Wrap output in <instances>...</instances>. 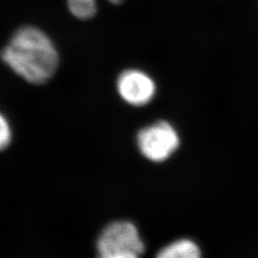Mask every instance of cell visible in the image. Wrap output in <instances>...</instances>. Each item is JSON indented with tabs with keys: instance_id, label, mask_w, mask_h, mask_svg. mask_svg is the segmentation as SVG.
<instances>
[{
	"instance_id": "2",
	"label": "cell",
	"mask_w": 258,
	"mask_h": 258,
	"mask_svg": "<svg viewBox=\"0 0 258 258\" xmlns=\"http://www.w3.org/2000/svg\"><path fill=\"white\" fill-rule=\"evenodd\" d=\"M145 249L137 226L130 221L112 222L97 240V258H142Z\"/></svg>"
},
{
	"instance_id": "7",
	"label": "cell",
	"mask_w": 258,
	"mask_h": 258,
	"mask_svg": "<svg viewBox=\"0 0 258 258\" xmlns=\"http://www.w3.org/2000/svg\"><path fill=\"white\" fill-rule=\"evenodd\" d=\"M13 132L10 125L9 120L0 113V150L7 148L12 141Z\"/></svg>"
},
{
	"instance_id": "4",
	"label": "cell",
	"mask_w": 258,
	"mask_h": 258,
	"mask_svg": "<svg viewBox=\"0 0 258 258\" xmlns=\"http://www.w3.org/2000/svg\"><path fill=\"white\" fill-rule=\"evenodd\" d=\"M117 90L120 98L132 106H144L156 95V83L153 79L138 69L123 71L117 80Z\"/></svg>"
},
{
	"instance_id": "5",
	"label": "cell",
	"mask_w": 258,
	"mask_h": 258,
	"mask_svg": "<svg viewBox=\"0 0 258 258\" xmlns=\"http://www.w3.org/2000/svg\"><path fill=\"white\" fill-rule=\"evenodd\" d=\"M156 258H203L200 247L194 240L180 238L159 250Z\"/></svg>"
},
{
	"instance_id": "3",
	"label": "cell",
	"mask_w": 258,
	"mask_h": 258,
	"mask_svg": "<svg viewBox=\"0 0 258 258\" xmlns=\"http://www.w3.org/2000/svg\"><path fill=\"white\" fill-rule=\"evenodd\" d=\"M137 145L146 159L153 163H163L179 148L180 136L170 122L159 120L139 131Z\"/></svg>"
},
{
	"instance_id": "6",
	"label": "cell",
	"mask_w": 258,
	"mask_h": 258,
	"mask_svg": "<svg viewBox=\"0 0 258 258\" xmlns=\"http://www.w3.org/2000/svg\"><path fill=\"white\" fill-rule=\"evenodd\" d=\"M114 4H119L123 0H108ZM68 9L75 18L89 19L97 13V0H66Z\"/></svg>"
},
{
	"instance_id": "1",
	"label": "cell",
	"mask_w": 258,
	"mask_h": 258,
	"mask_svg": "<svg viewBox=\"0 0 258 258\" xmlns=\"http://www.w3.org/2000/svg\"><path fill=\"white\" fill-rule=\"evenodd\" d=\"M1 58L12 71L33 84L49 81L59 62V55L52 39L34 26L17 30L3 48Z\"/></svg>"
}]
</instances>
